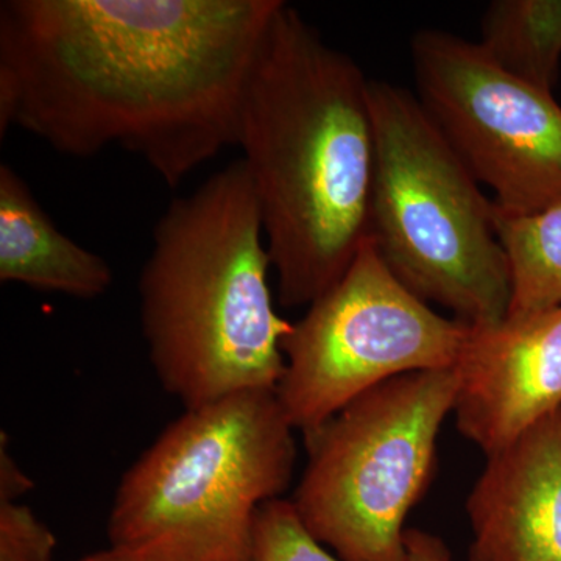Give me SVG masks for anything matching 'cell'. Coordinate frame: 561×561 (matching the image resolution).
Listing matches in <instances>:
<instances>
[{
  "mask_svg": "<svg viewBox=\"0 0 561 561\" xmlns=\"http://www.w3.org/2000/svg\"><path fill=\"white\" fill-rule=\"evenodd\" d=\"M375 172L368 239L390 272L471 327L511 311L494 203L415 94L370 80Z\"/></svg>",
  "mask_w": 561,
  "mask_h": 561,
  "instance_id": "obj_5",
  "label": "cell"
},
{
  "mask_svg": "<svg viewBox=\"0 0 561 561\" xmlns=\"http://www.w3.org/2000/svg\"><path fill=\"white\" fill-rule=\"evenodd\" d=\"M251 561H343L331 556L302 523L291 500L265 502L256 515Z\"/></svg>",
  "mask_w": 561,
  "mask_h": 561,
  "instance_id": "obj_14",
  "label": "cell"
},
{
  "mask_svg": "<svg viewBox=\"0 0 561 561\" xmlns=\"http://www.w3.org/2000/svg\"><path fill=\"white\" fill-rule=\"evenodd\" d=\"M468 331L409 290L367 238L348 271L283 339L276 398L305 434L390 379L454 368Z\"/></svg>",
  "mask_w": 561,
  "mask_h": 561,
  "instance_id": "obj_7",
  "label": "cell"
},
{
  "mask_svg": "<svg viewBox=\"0 0 561 561\" xmlns=\"http://www.w3.org/2000/svg\"><path fill=\"white\" fill-rule=\"evenodd\" d=\"M275 390L184 409L122 476L117 561H251L254 522L289 489L297 446Z\"/></svg>",
  "mask_w": 561,
  "mask_h": 561,
  "instance_id": "obj_4",
  "label": "cell"
},
{
  "mask_svg": "<svg viewBox=\"0 0 561 561\" xmlns=\"http://www.w3.org/2000/svg\"><path fill=\"white\" fill-rule=\"evenodd\" d=\"M238 147L284 308L309 306L368 238L370 80L294 7L273 13L243 87Z\"/></svg>",
  "mask_w": 561,
  "mask_h": 561,
  "instance_id": "obj_2",
  "label": "cell"
},
{
  "mask_svg": "<svg viewBox=\"0 0 561 561\" xmlns=\"http://www.w3.org/2000/svg\"><path fill=\"white\" fill-rule=\"evenodd\" d=\"M456 375L415 371L365 391L305 432L302 523L343 561H404V523L431 483Z\"/></svg>",
  "mask_w": 561,
  "mask_h": 561,
  "instance_id": "obj_6",
  "label": "cell"
},
{
  "mask_svg": "<svg viewBox=\"0 0 561 561\" xmlns=\"http://www.w3.org/2000/svg\"><path fill=\"white\" fill-rule=\"evenodd\" d=\"M467 512L470 561H561V409L486 457Z\"/></svg>",
  "mask_w": 561,
  "mask_h": 561,
  "instance_id": "obj_10",
  "label": "cell"
},
{
  "mask_svg": "<svg viewBox=\"0 0 561 561\" xmlns=\"http://www.w3.org/2000/svg\"><path fill=\"white\" fill-rule=\"evenodd\" d=\"M496 213L497 234L512 273L508 316L561 305V203L541 213L508 217Z\"/></svg>",
  "mask_w": 561,
  "mask_h": 561,
  "instance_id": "obj_13",
  "label": "cell"
},
{
  "mask_svg": "<svg viewBox=\"0 0 561 561\" xmlns=\"http://www.w3.org/2000/svg\"><path fill=\"white\" fill-rule=\"evenodd\" d=\"M81 561H117L108 551L95 553V556L88 557V559Z\"/></svg>",
  "mask_w": 561,
  "mask_h": 561,
  "instance_id": "obj_18",
  "label": "cell"
},
{
  "mask_svg": "<svg viewBox=\"0 0 561 561\" xmlns=\"http://www.w3.org/2000/svg\"><path fill=\"white\" fill-rule=\"evenodd\" d=\"M260 203L242 160L175 198L139 276L154 375L184 409L275 390L291 323L276 312Z\"/></svg>",
  "mask_w": 561,
  "mask_h": 561,
  "instance_id": "obj_3",
  "label": "cell"
},
{
  "mask_svg": "<svg viewBox=\"0 0 561 561\" xmlns=\"http://www.w3.org/2000/svg\"><path fill=\"white\" fill-rule=\"evenodd\" d=\"M113 279L108 262L62 234L20 173L0 165V280L94 300Z\"/></svg>",
  "mask_w": 561,
  "mask_h": 561,
  "instance_id": "obj_11",
  "label": "cell"
},
{
  "mask_svg": "<svg viewBox=\"0 0 561 561\" xmlns=\"http://www.w3.org/2000/svg\"><path fill=\"white\" fill-rule=\"evenodd\" d=\"M456 426L486 457L561 409V305L471 327L456 365Z\"/></svg>",
  "mask_w": 561,
  "mask_h": 561,
  "instance_id": "obj_9",
  "label": "cell"
},
{
  "mask_svg": "<svg viewBox=\"0 0 561 561\" xmlns=\"http://www.w3.org/2000/svg\"><path fill=\"white\" fill-rule=\"evenodd\" d=\"M33 489V481L11 456L5 432L0 442V501H20Z\"/></svg>",
  "mask_w": 561,
  "mask_h": 561,
  "instance_id": "obj_16",
  "label": "cell"
},
{
  "mask_svg": "<svg viewBox=\"0 0 561 561\" xmlns=\"http://www.w3.org/2000/svg\"><path fill=\"white\" fill-rule=\"evenodd\" d=\"M416 99L502 216L561 203V106L485 47L443 31L411 43Z\"/></svg>",
  "mask_w": 561,
  "mask_h": 561,
  "instance_id": "obj_8",
  "label": "cell"
},
{
  "mask_svg": "<svg viewBox=\"0 0 561 561\" xmlns=\"http://www.w3.org/2000/svg\"><path fill=\"white\" fill-rule=\"evenodd\" d=\"M481 44L516 76L552 91L561 60V0L491 3Z\"/></svg>",
  "mask_w": 561,
  "mask_h": 561,
  "instance_id": "obj_12",
  "label": "cell"
},
{
  "mask_svg": "<svg viewBox=\"0 0 561 561\" xmlns=\"http://www.w3.org/2000/svg\"><path fill=\"white\" fill-rule=\"evenodd\" d=\"M404 561H453L448 546L437 535L408 529L404 535Z\"/></svg>",
  "mask_w": 561,
  "mask_h": 561,
  "instance_id": "obj_17",
  "label": "cell"
},
{
  "mask_svg": "<svg viewBox=\"0 0 561 561\" xmlns=\"http://www.w3.org/2000/svg\"><path fill=\"white\" fill-rule=\"evenodd\" d=\"M280 0H5L0 135L117 144L168 186L238 146L239 103Z\"/></svg>",
  "mask_w": 561,
  "mask_h": 561,
  "instance_id": "obj_1",
  "label": "cell"
},
{
  "mask_svg": "<svg viewBox=\"0 0 561 561\" xmlns=\"http://www.w3.org/2000/svg\"><path fill=\"white\" fill-rule=\"evenodd\" d=\"M57 538L20 501H0V561H54Z\"/></svg>",
  "mask_w": 561,
  "mask_h": 561,
  "instance_id": "obj_15",
  "label": "cell"
}]
</instances>
